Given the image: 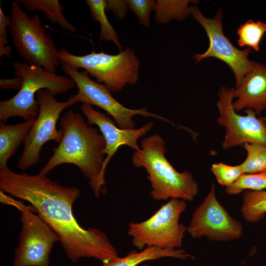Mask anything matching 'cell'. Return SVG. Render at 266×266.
Instances as JSON below:
<instances>
[{"instance_id": "obj_8", "label": "cell", "mask_w": 266, "mask_h": 266, "mask_svg": "<svg viewBox=\"0 0 266 266\" xmlns=\"http://www.w3.org/2000/svg\"><path fill=\"white\" fill-rule=\"evenodd\" d=\"M61 63L62 69L74 81L78 88L77 93L68 99L73 105L82 102L100 107L113 118L118 128L121 129H135L133 117L137 115L170 122L163 117L148 111L146 108L132 109L125 107L114 98L106 85L91 79L87 71H79L66 63Z\"/></svg>"}, {"instance_id": "obj_27", "label": "cell", "mask_w": 266, "mask_h": 266, "mask_svg": "<svg viewBox=\"0 0 266 266\" xmlns=\"http://www.w3.org/2000/svg\"><path fill=\"white\" fill-rule=\"evenodd\" d=\"M9 17L6 16L0 7V57L10 58L12 48L8 45L7 26H9Z\"/></svg>"}, {"instance_id": "obj_32", "label": "cell", "mask_w": 266, "mask_h": 266, "mask_svg": "<svg viewBox=\"0 0 266 266\" xmlns=\"http://www.w3.org/2000/svg\"><path fill=\"white\" fill-rule=\"evenodd\" d=\"M264 120L266 122V117H263Z\"/></svg>"}, {"instance_id": "obj_12", "label": "cell", "mask_w": 266, "mask_h": 266, "mask_svg": "<svg viewBox=\"0 0 266 266\" xmlns=\"http://www.w3.org/2000/svg\"><path fill=\"white\" fill-rule=\"evenodd\" d=\"M21 213V227L13 266H50L51 250L60 241V237L38 214L32 211Z\"/></svg>"}, {"instance_id": "obj_30", "label": "cell", "mask_w": 266, "mask_h": 266, "mask_svg": "<svg viewBox=\"0 0 266 266\" xmlns=\"http://www.w3.org/2000/svg\"><path fill=\"white\" fill-rule=\"evenodd\" d=\"M10 79H1L0 80V87L2 89H20L21 87L20 78L16 77Z\"/></svg>"}, {"instance_id": "obj_18", "label": "cell", "mask_w": 266, "mask_h": 266, "mask_svg": "<svg viewBox=\"0 0 266 266\" xmlns=\"http://www.w3.org/2000/svg\"><path fill=\"white\" fill-rule=\"evenodd\" d=\"M30 12H44L52 23L58 24L64 30L76 33L77 29L70 23L63 14V6L58 0H18Z\"/></svg>"}, {"instance_id": "obj_5", "label": "cell", "mask_w": 266, "mask_h": 266, "mask_svg": "<svg viewBox=\"0 0 266 266\" xmlns=\"http://www.w3.org/2000/svg\"><path fill=\"white\" fill-rule=\"evenodd\" d=\"M58 57L61 63L87 71L111 93L121 91L128 84L134 85L138 80L139 61L134 50L129 47L116 55L93 51L84 56L75 55L62 47L58 50Z\"/></svg>"}, {"instance_id": "obj_15", "label": "cell", "mask_w": 266, "mask_h": 266, "mask_svg": "<svg viewBox=\"0 0 266 266\" xmlns=\"http://www.w3.org/2000/svg\"><path fill=\"white\" fill-rule=\"evenodd\" d=\"M233 102L236 112L252 109L260 116L266 108V65L255 62L244 75L240 84L235 87Z\"/></svg>"}, {"instance_id": "obj_13", "label": "cell", "mask_w": 266, "mask_h": 266, "mask_svg": "<svg viewBox=\"0 0 266 266\" xmlns=\"http://www.w3.org/2000/svg\"><path fill=\"white\" fill-rule=\"evenodd\" d=\"M187 232L194 238L206 237L212 241L239 239L243 235L242 224L234 219L218 201L215 185L192 214Z\"/></svg>"}, {"instance_id": "obj_25", "label": "cell", "mask_w": 266, "mask_h": 266, "mask_svg": "<svg viewBox=\"0 0 266 266\" xmlns=\"http://www.w3.org/2000/svg\"><path fill=\"white\" fill-rule=\"evenodd\" d=\"M211 170L217 182L223 186H229L234 183L244 173L239 165L232 166L222 163L213 164Z\"/></svg>"}, {"instance_id": "obj_14", "label": "cell", "mask_w": 266, "mask_h": 266, "mask_svg": "<svg viewBox=\"0 0 266 266\" xmlns=\"http://www.w3.org/2000/svg\"><path fill=\"white\" fill-rule=\"evenodd\" d=\"M81 110L87 118V123L90 126L96 125L105 140L104 154L106 157L103 162L101 176L104 178L106 166L111 157L122 145H127L135 150L140 149L137 141L146 135L154 126L153 122H149L137 129H121L115 125V122L107 115L95 110L92 105L82 103Z\"/></svg>"}, {"instance_id": "obj_28", "label": "cell", "mask_w": 266, "mask_h": 266, "mask_svg": "<svg viewBox=\"0 0 266 266\" xmlns=\"http://www.w3.org/2000/svg\"><path fill=\"white\" fill-rule=\"evenodd\" d=\"M106 1V10L111 11L114 15L120 20L125 18L127 12L129 10L127 0H107Z\"/></svg>"}, {"instance_id": "obj_22", "label": "cell", "mask_w": 266, "mask_h": 266, "mask_svg": "<svg viewBox=\"0 0 266 266\" xmlns=\"http://www.w3.org/2000/svg\"><path fill=\"white\" fill-rule=\"evenodd\" d=\"M266 33V23L249 20L240 25L237 30V43L241 47L248 46L256 51L260 49L261 40Z\"/></svg>"}, {"instance_id": "obj_17", "label": "cell", "mask_w": 266, "mask_h": 266, "mask_svg": "<svg viewBox=\"0 0 266 266\" xmlns=\"http://www.w3.org/2000/svg\"><path fill=\"white\" fill-rule=\"evenodd\" d=\"M171 257L181 260L192 258L181 249H168L157 247H147L140 252L132 250L124 257H117L103 263L101 266H137L144 262L162 258Z\"/></svg>"}, {"instance_id": "obj_23", "label": "cell", "mask_w": 266, "mask_h": 266, "mask_svg": "<svg viewBox=\"0 0 266 266\" xmlns=\"http://www.w3.org/2000/svg\"><path fill=\"white\" fill-rule=\"evenodd\" d=\"M247 152L245 160L239 166L244 173H257L266 171V145L245 143L242 146Z\"/></svg>"}, {"instance_id": "obj_7", "label": "cell", "mask_w": 266, "mask_h": 266, "mask_svg": "<svg viewBox=\"0 0 266 266\" xmlns=\"http://www.w3.org/2000/svg\"><path fill=\"white\" fill-rule=\"evenodd\" d=\"M186 206L183 200L171 199L148 219L130 223L127 233L133 245L140 250L147 247L181 248L187 227L179 221Z\"/></svg>"}, {"instance_id": "obj_26", "label": "cell", "mask_w": 266, "mask_h": 266, "mask_svg": "<svg viewBox=\"0 0 266 266\" xmlns=\"http://www.w3.org/2000/svg\"><path fill=\"white\" fill-rule=\"evenodd\" d=\"M129 9L136 16L140 24L146 28L150 26V15L156 3L154 0H127Z\"/></svg>"}, {"instance_id": "obj_3", "label": "cell", "mask_w": 266, "mask_h": 266, "mask_svg": "<svg viewBox=\"0 0 266 266\" xmlns=\"http://www.w3.org/2000/svg\"><path fill=\"white\" fill-rule=\"evenodd\" d=\"M140 144L141 148L133 153L132 162L135 167L145 168L153 199L193 201L199 193L198 183L192 173L177 171L166 159L163 138L158 134L150 135L142 139Z\"/></svg>"}, {"instance_id": "obj_4", "label": "cell", "mask_w": 266, "mask_h": 266, "mask_svg": "<svg viewBox=\"0 0 266 266\" xmlns=\"http://www.w3.org/2000/svg\"><path fill=\"white\" fill-rule=\"evenodd\" d=\"M15 76L20 78L21 87L9 100L0 101V122L19 116L25 121L36 120L39 104L34 99L40 90L48 89L56 96L74 88L75 84L70 77L50 73L42 67L30 65L26 62L12 64Z\"/></svg>"}, {"instance_id": "obj_20", "label": "cell", "mask_w": 266, "mask_h": 266, "mask_svg": "<svg viewBox=\"0 0 266 266\" xmlns=\"http://www.w3.org/2000/svg\"><path fill=\"white\" fill-rule=\"evenodd\" d=\"M240 212L247 222L256 223L266 213V191H244Z\"/></svg>"}, {"instance_id": "obj_21", "label": "cell", "mask_w": 266, "mask_h": 266, "mask_svg": "<svg viewBox=\"0 0 266 266\" xmlns=\"http://www.w3.org/2000/svg\"><path fill=\"white\" fill-rule=\"evenodd\" d=\"M105 0H86L85 3L89 6L92 19L99 22L100 26L99 33L100 40L112 41L122 50V45L118 34L110 24L106 15Z\"/></svg>"}, {"instance_id": "obj_19", "label": "cell", "mask_w": 266, "mask_h": 266, "mask_svg": "<svg viewBox=\"0 0 266 266\" xmlns=\"http://www.w3.org/2000/svg\"><path fill=\"white\" fill-rule=\"evenodd\" d=\"M197 0H157L154 8L157 22L165 24L173 20L183 21L190 15V3Z\"/></svg>"}, {"instance_id": "obj_1", "label": "cell", "mask_w": 266, "mask_h": 266, "mask_svg": "<svg viewBox=\"0 0 266 266\" xmlns=\"http://www.w3.org/2000/svg\"><path fill=\"white\" fill-rule=\"evenodd\" d=\"M46 175L18 173L7 166L0 169V188L35 208L59 235L65 253L72 262L92 258L103 263L118 257L117 249L104 232L97 228L84 229L75 218L72 206L80 196L79 188L63 186Z\"/></svg>"}, {"instance_id": "obj_6", "label": "cell", "mask_w": 266, "mask_h": 266, "mask_svg": "<svg viewBox=\"0 0 266 266\" xmlns=\"http://www.w3.org/2000/svg\"><path fill=\"white\" fill-rule=\"evenodd\" d=\"M20 4L18 0L12 2L9 16V32L16 50L29 65L41 66L56 74L61 62L54 41L47 34L39 16L29 17Z\"/></svg>"}, {"instance_id": "obj_11", "label": "cell", "mask_w": 266, "mask_h": 266, "mask_svg": "<svg viewBox=\"0 0 266 266\" xmlns=\"http://www.w3.org/2000/svg\"><path fill=\"white\" fill-rule=\"evenodd\" d=\"M234 87L222 86L218 92L217 124L226 129L222 148L227 150L245 143L266 145V122L252 109H245L246 115L237 113L233 106Z\"/></svg>"}, {"instance_id": "obj_24", "label": "cell", "mask_w": 266, "mask_h": 266, "mask_svg": "<svg viewBox=\"0 0 266 266\" xmlns=\"http://www.w3.org/2000/svg\"><path fill=\"white\" fill-rule=\"evenodd\" d=\"M266 189V171L257 173H244L234 183L226 187L229 195H236L245 190L262 191Z\"/></svg>"}, {"instance_id": "obj_2", "label": "cell", "mask_w": 266, "mask_h": 266, "mask_svg": "<svg viewBox=\"0 0 266 266\" xmlns=\"http://www.w3.org/2000/svg\"><path fill=\"white\" fill-rule=\"evenodd\" d=\"M60 126L63 132L61 140L53 149L52 156L39 172L47 175L60 165H74L89 180L95 197L99 198L105 191V180L101 176L105 159L104 136L97 128L88 125L80 113L72 109L61 118Z\"/></svg>"}, {"instance_id": "obj_16", "label": "cell", "mask_w": 266, "mask_h": 266, "mask_svg": "<svg viewBox=\"0 0 266 266\" xmlns=\"http://www.w3.org/2000/svg\"><path fill=\"white\" fill-rule=\"evenodd\" d=\"M34 121L14 125L0 122V169L7 166L8 160L24 143Z\"/></svg>"}, {"instance_id": "obj_10", "label": "cell", "mask_w": 266, "mask_h": 266, "mask_svg": "<svg viewBox=\"0 0 266 266\" xmlns=\"http://www.w3.org/2000/svg\"><path fill=\"white\" fill-rule=\"evenodd\" d=\"M190 15L204 28L209 38V45L202 54H196L193 58L198 63L208 58L220 60L230 66L235 78V88L241 83L244 75L255 63L249 60L252 50L236 48L223 32L222 9L217 11L212 18L205 17L196 5L190 6Z\"/></svg>"}, {"instance_id": "obj_9", "label": "cell", "mask_w": 266, "mask_h": 266, "mask_svg": "<svg viewBox=\"0 0 266 266\" xmlns=\"http://www.w3.org/2000/svg\"><path fill=\"white\" fill-rule=\"evenodd\" d=\"M39 104L38 116L25 140L24 149L19 158L17 166L22 171L38 164L42 146L50 140L58 143L61 140L63 132L57 130V122L61 112L73 104L69 100L59 101L48 89H42L36 95Z\"/></svg>"}, {"instance_id": "obj_31", "label": "cell", "mask_w": 266, "mask_h": 266, "mask_svg": "<svg viewBox=\"0 0 266 266\" xmlns=\"http://www.w3.org/2000/svg\"><path fill=\"white\" fill-rule=\"evenodd\" d=\"M140 266H148V265H147V264H145V265H141Z\"/></svg>"}, {"instance_id": "obj_29", "label": "cell", "mask_w": 266, "mask_h": 266, "mask_svg": "<svg viewBox=\"0 0 266 266\" xmlns=\"http://www.w3.org/2000/svg\"><path fill=\"white\" fill-rule=\"evenodd\" d=\"M0 201L2 203L14 206L21 212L26 211H32L36 212V210L32 205H26L22 201L16 200L10 197L6 196L3 191H0Z\"/></svg>"}]
</instances>
